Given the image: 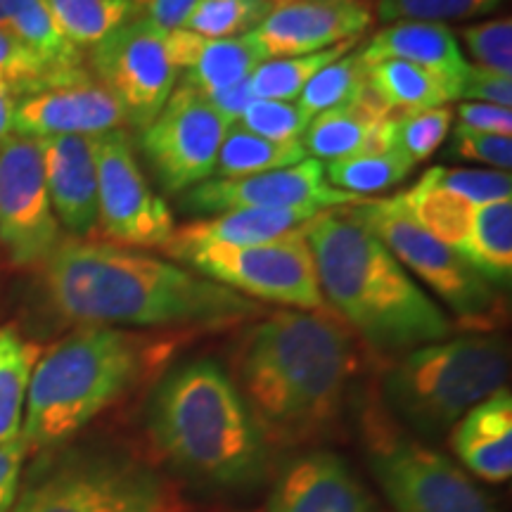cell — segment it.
<instances>
[{
  "label": "cell",
  "instance_id": "cell-39",
  "mask_svg": "<svg viewBox=\"0 0 512 512\" xmlns=\"http://www.w3.org/2000/svg\"><path fill=\"white\" fill-rule=\"evenodd\" d=\"M460 41L470 53L477 67L494 69L505 76H512V19L501 17L491 22L470 24L460 29Z\"/></svg>",
  "mask_w": 512,
  "mask_h": 512
},
{
  "label": "cell",
  "instance_id": "cell-3",
  "mask_svg": "<svg viewBox=\"0 0 512 512\" xmlns=\"http://www.w3.org/2000/svg\"><path fill=\"white\" fill-rule=\"evenodd\" d=\"M344 209L318 211L304 226L325 306L382 354H406L451 337L446 313L349 207Z\"/></svg>",
  "mask_w": 512,
  "mask_h": 512
},
{
  "label": "cell",
  "instance_id": "cell-31",
  "mask_svg": "<svg viewBox=\"0 0 512 512\" xmlns=\"http://www.w3.org/2000/svg\"><path fill=\"white\" fill-rule=\"evenodd\" d=\"M356 41H344L328 50H318L311 55L278 57V60H266L256 72L249 76V88L259 100H297L304 91L306 83L316 76L320 69L347 55Z\"/></svg>",
  "mask_w": 512,
  "mask_h": 512
},
{
  "label": "cell",
  "instance_id": "cell-25",
  "mask_svg": "<svg viewBox=\"0 0 512 512\" xmlns=\"http://www.w3.org/2000/svg\"><path fill=\"white\" fill-rule=\"evenodd\" d=\"M12 34L34 53L53 74L81 69V53L57 31L46 0H0Z\"/></svg>",
  "mask_w": 512,
  "mask_h": 512
},
{
  "label": "cell",
  "instance_id": "cell-17",
  "mask_svg": "<svg viewBox=\"0 0 512 512\" xmlns=\"http://www.w3.org/2000/svg\"><path fill=\"white\" fill-rule=\"evenodd\" d=\"M370 24L373 12L366 0H294L273 8L249 34L268 60H278L356 41Z\"/></svg>",
  "mask_w": 512,
  "mask_h": 512
},
{
  "label": "cell",
  "instance_id": "cell-28",
  "mask_svg": "<svg viewBox=\"0 0 512 512\" xmlns=\"http://www.w3.org/2000/svg\"><path fill=\"white\" fill-rule=\"evenodd\" d=\"M368 88L382 105L403 114L444 107L451 102L441 83L425 69L403 60H382L368 67Z\"/></svg>",
  "mask_w": 512,
  "mask_h": 512
},
{
  "label": "cell",
  "instance_id": "cell-44",
  "mask_svg": "<svg viewBox=\"0 0 512 512\" xmlns=\"http://www.w3.org/2000/svg\"><path fill=\"white\" fill-rule=\"evenodd\" d=\"M29 448L22 437L0 446V512H10L22 486V467Z\"/></svg>",
  "mask_w": 512,
  "mask_h": 512
},
{
  "label": "cell",
  "instance_id": "cell-38",
  "mask_svg": "<svg viewBox=\"0 0 512 512\" xmlns=\"http://www.w3.org/2000/svg\"><path fill=\"white\" fill-rule=\"evenodd\" d=\"M453 112L451 107H432V110L401 114L396 119V138L394 147L403 152L413 164L425 162L434 152L444 145L451 131Z\"/></svg>",
  "mask_w": 512,
  "mask_h": 512
},
{
  "label": "cell",
  "instance_id": "cell-23",
  "mask_svg": "<svg viewBox=\"0 0 512 512\" xmlns=\"http://www.w3.org/2000/svg\"><path fill=\"white\" fill-rule=\"evenodd\" d=\"M316 207L299 209H233L216 214L214 219L195 221L188 226L176 228L169 242L176 245H261L273 242L294 230H302L313 216L318 214ZM166 242V245H169ZM164 245V247H166Z\"/></svg>",
  "mask_w": 512,
  "mask_h": 512
},
{
  "label": "cell",
  "instance_id": "cell-32",
  "mask_svg": "<svg viewBox=\"0 0 512 512\" xmlns=\"http://www.w3.org/2000/svg\"><path fill=\"white\" fill-rule=\"evenodd\" d=\"M413 162L394 150L380 155H356L325 164V178L332 188L351 192L356 197L375 195L403 183L413 171Z\"/></svg>",
  "mask_w": 512,
  "mask_h": 512
},
{
  "label": "cell",
  "instance_id": "cell-12",
  "mask_svg": "<svg viewBox=\"0 0 512 512\" xmlns=\"http://www.w3.org/2000/svg\"><path fill=\"white\" fill-rule=\"evenodd\" d=\"M98 169V226L121 247L164 249L176 233L169 204L150 188L124 131L93 138Z\"/></svg>",
  "mask_w": 512,
  "mask_h": 512
},
{
  "label": "cell",
  "instance_id": "cell-15",
  "mask_svg": "<svg viewBox=\"0 0 512 512\" xmlns=\"http://www.w3.org/2000/svg\"><path fill=\"white\" fill-rule=\"evenodd\" d=\"M366 197L332 188L325 178V164L306 157L304 162L287 169L266 171L247 178H209L195 185L185 197V204L197 211L223 214L233 209H335L356 207Z\"/></svg>",
  "mask_w": 512,
  "mask_h": 512
},
{
  "label": "cell",
  "instance_id": "cell-42",
  "mask_svg": "<svg viewBox=\"0 0 512 512\" xmlns=\"http://www.w3.org/2000/svg\"><path fill=\"white\" fill-rule=\"evenodd\" d=\"M458 98H465V102H484V105L510 107L512 76L470 64L463 76V83H460Z\"/></svg>",
  "mask_w": 512,
  "mask_h": 512
},
{
  "label": "cell",
  "instance_id": "cell-19",
  "mask_svg": "<svg viewBox=\"0 0 512 512\" xmlns=\"http://www.w3.org/2000/svg\"><path fill=\"white\" fill-rule=\"evenodd\" d=\"M38 143L57 221L76 238L91 235L98 228V169L93 138L57 136Z\"/></svg>",
  "mask_w": 512,
  "mask_h": 512
},
{
  "label": "cell",
  "instance_id": "cell-49",
  "mask_svg": "<svg viewBox=\"0 0 512 512\" xmlns=\"http://www.w3.org/2000/svg\"><path fill=\"white\" fill-rule=\"evenodd\" d=\"M271 3L278 8V5H287V3H294V0H271Z\"/></svg>",
  "mask_w": 512,
  "mask_h": 512
},
{
  "label": "cell",
  "instance_id": "cell-34",
  "mask_svg": "<svg viewBox=\"0 0 512 512\" xmlns=\"http://www.w3.org/2000/svg\"><path fill=\"white\" fill-rule=\"evenodd\" d=\"M271 0H197L185 27L204 38L245 36L271 15Z\"/></svg>",
  "mask_w": 512,
  "mask_h": 512
},
{
  "label": "cell",
  "instance_id": "cell-26",
  "mask_svg": "<svg viewBox=\"0 0 512 512\" xmlns=\"http://www.w3.org/2000/svg\"><path fill=\"white\" fill-rule=\"evenodd\" d=\"M406 207L408 214L420 223L432 238L444 242L453 252L465 259L467 247H470L472 216H475V204L463 197L451 195V192L434 188L425 178H420L411 190L396 195Z\"/></svg>",
  "mask_w": 512,
  "mask_h": 512
},
{
  "label": "cell",
  "instance_id": "cell-46",
  "mask_svg": "<svg viewBox=\"0 0 512 512\" xmlns=\"http://www.w3.org/2000/svg\"><path fill=\"white\" fill-rule=\"evenodd\" d=\"M207 98L211 105H214V110L219 112L230 126H235L240 121L242 112L247 110L249 102L254 100V95H252V88H249V79H247V81L238 83V86L226 88V91L207 95Z\"/></svg>",
  "mask_w": 512,
  "mask_h": 512
},
{
  "label": "cell",
  "instance_id": "cell-18",
  "mask_svg": "<svg viewBox=\"0 0 512 512\" xmlns=\"http://www.w3.org/2000/svg\"><path fill=\"white\" fill-rule=\"evenodd\" d=\"M266 512H377L347 460L330 451L292 458L275 477Z\"/></svg>",
  "mask_w": 512,
  "mask_h": 512
},
{
  "label": "cell",
  "instance_id": "cell-40",
  "mask_svg": "<svg viewBox=\"0 0 512 512\" xmlns=\"http://www.w3.org/2000/svg\"><path fill=\"white\" fill-rule=\"evenodd\" d=\"M0 74L10 83L12 93L24 95L55 76L19 38L8 29H0Z\"/></svg>",
  "mask_w": 512,
  "mask_h": 512
},
{
  "label": "cell",
  "instance_id": "cell-36",
  "mask_svg": "<svg viewBox=\"0 0 512 512\" xmlns=\"http://www.w3.org/2000/svg\"><path fill=\"white\" fill-rule=\"evenodd\" d=\"M505 0H377L382 22H434L482 17L501 8Z\"/></svg>",
  "mask_w": 512,
  "mask_h": 512
},
{
  "label": "cell",
  "instance_id": "cell-10",
  "mask_svg": "<svg viewBox=\"0 0 512 512\" xmlns=\"http://www.w3.org/2000/svg\"><path fill=\"white\" fill-rule=\"evenodd\" d=\"M368 465L394 512H496L453 460L418 439L377 434Z\"/></svg>",
  "mask_w": 512,
  "mask_h": 512
},
{
  "label": "cell",
  "instance_id": "cell-45",
  "mask_svg": "<svg viewBox=\"0 0 512 512\" xmlns=\"http://www.w3.org/2000/svg\"><path fill=\"white\" fill-rule=\"evenodd\" d=\"M197 0H136L138 17L147 19L164 31H176L185 27Z\"/></svg>",
  "mask_w": 512,
  "mask_h": 512
},
{
  "label": "cell",
  "instance_id": "cell-8",
  "mask_svg": "<svg viewBox=\"0 0 512 512\" xmlns=\"http://www.w3.org/2000/svg\"><path fill=\"white\" fill-rule=\"evenodd\" d=\"M164 252L185 261L204 278L247 299L273 302L294 311H325L316 261L304 228L261 245H176Z\"/></svg>",
  "mask_w": 512,
  "mask_h": 512
},
{
  "label": "cell",
  "instance_id": "cell-5",
  "mask_svg": "<svg viewBox=\"0 0 512 512\" xmlns=\"http://www.w3.org/2000/svg\"><path fill=\"white\" fill-rule=\"evenodd\" d=\"M150 351L133 332L81 325L46 354L31 373L22 434L29 453L62 446L143 377Z\"/></svg>",
  "mask_w": 512,
  "mask_h": 512
},
{
  "label": "cell",
  "instance_id": "cell-24",
  "mask_svg": "<svg viewBox=\"0 0 512 512\" xmlns=\"http://www.w3.org/2000/svg\"><path fill=\"white\" fill-rule=\"evenodd\" d=\"M43 351L15 325L0 328V446L22 434L31 373Z\"/></svg>",
  "mask_w": 512,
  "mask_h": 512
},
{
  "label": "cell",
  "instance_id": "cell-7",
  "mask_svg": "<svg viewBox=\"0 0 512 512\" xmlns=\"http://www.w3.org/2000/svg\"><path fill=\"white\" fill-rule=\"evenodd\" d=\"M169 489L136 456L81 448L38 463L10 512H166Z\"/></svg>",
  "mask_w": 512,
  "mask_h": 512
},
{
  "label": "cell",
  "instance_id": "cell-48",
  "mask_svg": "<svg viewBox=\"0 0 512 512\" xmlns=\"http://www.w3.org/2000/svg\"><path fill=\"white\" fill-rule=\"evenodd\" d=\"M0 29H8V31H10L8 22H5V15H3V10H0Z\"/></svg>",
  "mask_w": 512,
  "mask_h": 512
},
{
  "label": "cell",
  "instance_id": "cell-29",
  "mask_svg": "<svg viewBox=\"0 0 512 512\" xmlns=\"http://www.w3.org/2000/svg\"><path fill=\"white\" fill-rule=\"evenodd\" d=\"M309 157L302 140L292 143H273V140L259 138L240 126H230L216 159L214 176L223 178H247L266 171L287 169Z\"/></svg>",
  "mask_w": 512,
  "mask_h": 512
},
{
  "label": "cell",
  "instance_id": "cell-11",
  "mask_svg": "<svg viewBox=\"0 0 512 512\" xmlns=\"http://www.w3.org/2000/svg\"><path fill=\"white\" fill-rule=\"evenodd\" d=\"M62 242L48 197L41 143L12 136L0 145V249L19 271L41 268Z\"/></svg>",
  "mask_w": 512,
  "mask_h": 512
},
{
  "label": "cell",
  "instance_id": "cell-21",
  "mask_svg": "<svg viewBox=\"0 0 512 512\" xmlns=\"http://www.w3.org/2000/svg\"><path fill=\"white\" fill-rule=\"evenodd\" d=\"M166 50L181 72L183 86L202 95H214L247 81L268 57L252 34L235 38H204L188 29L166 31Z\"/></svg>",
  "mask_w": 512,
  "mask_h": 512
},
{
  "label": "cell",
  "instance_id": "cell-13",
  "mask_svg": "<svg viewBox=\"0 0 512 512\" xmlns=\"http://www.w3.org/2000/svg\"><path fill=\"white\" fill-rule=\"evenodd\" d=\"M91 62L131 126H150L176 88L178 69L166 50V31L143 17L93 46Z\"/></svg>",
  "mask_w": 512,
  "mask_h": 512
},
{
  "label": "cell",
  "instance_id": "cell-27",
  "mask_svg": "<svg viewBox=\"0 0 512 512\" xmlns=\"http://www.w3.org/2000/svg\"><path fill=\"white\" fill-rule=\"evenodd\" d=\"M465 261L482 273L491 285H510L512 200H498L475 207Z\"/></svg>",
  "mask_w": 512,
  "mask_h": 512
},
{
  "label": "cell",
  "instance_id": "cell-16",
  "mask_svg": "<svg viewBox=\"0 0 512 512\" xmlns=\"http://www.w3.org/2000/svg\"><path fill=\"white\" fill-rule=\"evenodd\" d=\"M121 124H126V117L114 95L81 69L55 76L15 102V136L19 138H98L119 131Z\"/></svg>",
  "mask_w": 512,
  "mask_h": 512
},
{
  "label": "cell",
  "instance_id": "cell-14",
  "mask_svg": "<svg viewBox=\"0 0 512 512\" xmlns=\"http://www.w3.org/2000/svg\"><path fill=\"white\" fill-rule=\"evenodd\" d=\"M228 128L207 95L181 86L174 88L157 119L143 128L140 145L159 183L169 192H181L214 176Z\"/></svg>",
  "mask_w": 512,
  "mask_h": 512
},
{
  "label": "cell",
  "instance_id": "cell-1",
  "mask_svg": "<svg viewBox=\"0 0 512 512\" xmlns=\"http://www.w3.org/2000/svg\"><path fill=\"white\" fill-rule=\"evenodd\" d=\"M41 273L53 309L79 325L221 328L261 311L204 275L114 242L62 240Z\"/></svg>",
  "mask_w": 512,
  "mask_h": 512
},
{
  "label": "cell",
  "instance_id": "cell-30",
  "mask_svg": "<svg viewBox=\"0 0 512 512\" xmlns=\"http://www.w3.org/2000/svg\"><path fill=\"white\" fill-rule=\"evenodd\" d=\"M50 17L74 48L98 46L138 17L136 0H46Z\"/></svg>",
  "mask_w": 512,
  "mask_h": 512
},
{
  "label": "cell",
  "instance_id": "cell-37",
  "mask_svg": "<svg viewBox=\"0 0 512 512\" xmlns=\"http://www.w3.org/2000/svg\"><path fill=\"white\" fill-rule=\"evenodd\" d=\"M427 183L441 188L451 195L463 197L470 204H489L512 197L510 171H489V169H444L432 166L425 176Z\"/></svg>",
  "mask_w": 512,
  "mask_h": 512
},
{
  "label": "cell",
  "instance_id": "cell-20",
  "mask_svg": "<svg viewBox=\"0 0 512 512\" xmlns=\"http://www.w3.org/2000/svg\"><path fill=\"white\" fill-rule=\"evenodd\" d=\"M358 55L366 67L382 60H403L425 69L451 100H458L460 83L470 67L460 53L458 36L446 24L434 22H392L377 31Z\"/></svg>",
  "mask_w": 512,
  "mask_h": 512
},
{
  "label": "cell",
  "instance_id": "cell-4",
  "mask_svg": "<svg viewBox=\"0 0 512 512\" xmlns=\"http://www.w3.org/2000/svg\"><path fill=\"white\" fill-rule=\"evenodd\" d=\"M157 451L195 482L249 489L266 477L268 441L233 377L200 358L171 370L150 406Z\"/></svg>",
  "mask_w": 512,
  "mask_h": 512
},
{
  "label": "cell",
  "instance_id": "cell-43",
  "mask_svg": "<svg viewBox=\"0 0 512 512\" xmlns=\"http://www.w3.org/2000/svg\"><path fill=\"white\" fill-rule=\"evenodd\" d=\"M456 114L458 126L482 133H494V136H512L510 107L484 105V102H460Z\"/></svg>",
  "mask_w": 512,
  "mask_h": 512
},
{
  "label": "cell",
  "instance_id": "cell-22",
  "mask_svg": "<svg viewBox=\"0 0 512 512\" xmlns=\"http://www.w3.org/2000/svg\"><path fill=\"white\" fill-rule=\"evenodd\" d=\"M451 448L472 475L501 484L512 475V396L498 389L451 427Z\"/></svg>",
  "mask_w": 512,
  "mask_h": 512
},
{
  "label": "cell",
  "instance_id": "cell-6",
  "mask_svg": "<svg viewBox=\"0 0 512 512\" xmlns=\"http://www.w3.org/2000/svg\"><path fill=\"white\" fill-rule=\"evenodd\" d=\"M508 347L496 335H460L406 351L384 370L389 411L418 432L439 439L470 411L505 387Z\"/></svg>",
  "mask_w": 512,
  "mask_h": 512
},
{
  "label": "cell",
  "instance_id": "cell-35",
  "mask_svg": "<svg viewBox=\"0 0 512 512\" xmlns=\"http://www.w3.org/2000/svg\"><path fill=\"white\" fill-rule=\"evenodd\" d=\"M313 114L297 105V100H259L254 98L242 112L235 126L245 128L254 136L273 140V143H292L302 140Z\"/></svg>",
  "mask_w": 512,
  "mask_h": 512
},
{
  "label": "cell",
  "instance_id": "cell-9",
  "mask_svg": "<svg viewBox=\"0 0 512 512\" xmlns=\"http://www.w3.org/2000/svg\"><path fill=\"white\" fill-rule=\"evenodd\" d=\"M349 211L401 261L408 273L418 275L458 318L477 328L489 323L498 309L496 285H491L458 252L432 238L408 214L399 197L366 200Z\"/></svg>",
  "mask_w": 512,
  "mask_h": 512
},
{
  "label": "cell",
  "instance_id": "cell-47",
  "mask_svg": "<svg viewBox=\"0 0 512 512\" xmlns=\"http://www.w3.org/2000/svg\"><path fill=\"white\" fill-rule=\"evenodd\" d=\"M15 93H12L8 79L0 74V145L15 136Z\"/></svg>",
  "mask_w": 512,
  "mask_h": 512
},
{
  "label": "cell",
  "instance_id": "cell-41",
  "mask_svg": "<svg viewBox=\"0 0 512 512\" xmlns=\"http://www.w3.org/2000/svg\"><path fill=\"white\" fill-rule=\"evenodd\" d=\"M448 155L460 162H477L489 164L496 171L512 169V138L510 136H494V133L472 131V128L456 126L453 131Z\"/></svg>",
  "mask_w": 512,
  "mask_h": 512
},
{
  "label": "cell",
  "instance_id": "cell-2",
  "mask_svg": "<svg viewBox=\"0 0 512 512\" xmlns=\"http://www.w3.org/2000/svg\"><path fill=\"white\" fill-rule=\"evenodd\" d=\"M233 370L266 441L302 444L342 413L356 370L354 339L332 313L275 311L242 335Z\"/></svg>",
  "mask_w": 512,
  "mask_h": 512
},
{
  "label": "cell",
  "instance_id": "cell-33",
  "mask_svg": "<svg viewBox=\"0 0 512 512\" xmlns=\"http://www.w3.org/2000/svg\"><path fill=\"white\" fill-rule=\"evenodd\" d=\"M368 88V67L363 64L361 55L351 53L342 55L339 60L328 64L325 69L313 76L306 83V88L299 93L297 105L309 114L332 110V107H344L349 102H356Z\"/></svg>",
  "mask_w": 512,
  "mask_h": 512
}]
</instances>
